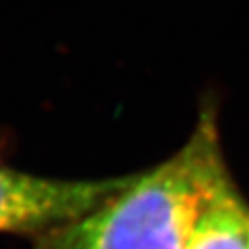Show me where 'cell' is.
<instances>
[{
    "label": "cell",
    "instance_id": "6da1fadb",
    "mask_svg": "<svg viewBox=\"0 0 249 249\" xmlns=\"http://www.w3.org/2000/svg\"><path fill=\"white\" fill-rule=\"evenodd\" d=\"M230 185L208 104L180 151L97 210L38 235L31 249H187L199 214Z\"/></svg>",
    "mask_w": 249,
    "mask_h": 249
},
{
    "label": "cell",
    "instance_id": "7a4b0ae2",
    "mask_svg": "<svg viewBox=\"0 0 249 249\" xmlns=\"http://www.w3.org/2000/svg\"><path fill=\"white\" fill-rule=\"evenodd\" d=\"M133 177L54 180L0 164V232L43 235L97 210Z\"/></svg>",
    "mask_w": 249,
    "mask_h": 249
},
{
    "label": "cell",
    "instance_id": "3957f363",
    "mask_svg": "<svg viewBox=\"0 0 249 249\" xmlns=\"http://www.w3.org/2000/svg\"><path fill=\"white\" fill-rule=\"evenodd\" d=\"M187 249H249V206L233 183L199 214Z\"/></svg>",
    "mask_w": 249,
    "mask_h": 249
}]
</instances>
